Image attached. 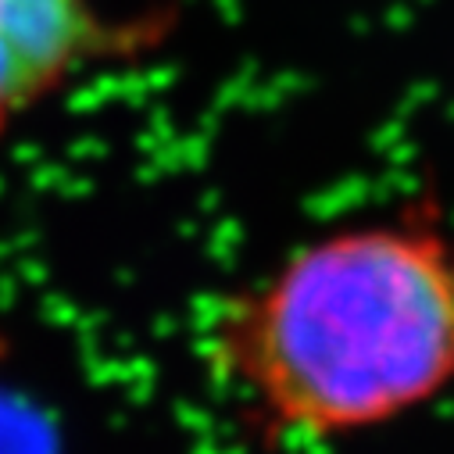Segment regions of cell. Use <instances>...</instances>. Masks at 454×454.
<instances>
[{
    "label": "cell",
    "mask_w": 454,
    "mask_h": 454,
    "mask_svg": "<svg viewBox=\"0 0 454 454\" xmlns=\"http://www.w3.org/2000/svg\"><path fill=\"white\" fill-rule=\"evenodd\" d=\"M204 355L276 443L408 419L454 387V222L408 207L297 244L218 301Z\"/></svg>",
    "instance_id": "cell-1"
},
{
    "label": "cell",
    "mask_w": 454,
    "mask_h": 454,
    "mask_svg": "<svg viewBox=\"0 0 454 454\" xmlns=\"http://www.w3.org/2000/svg\"><path fill=\"white\" fill-rule=\"evenodd\" d=\"M140 36L100 0H0V144L100 65L129 58Z\"/></svg>",
    "instance_id": "cell-2"
},
{
    "label": "cell",
    "mask_w": 454,
    "mask_h": 454,
    "mask_svg": "<svg viewBox=\"0 0 454 454\" xmlns=\"http://www.w3.org/2000/svg\"><path fill=\"white\" fill-rule=\"evenodd\" d=\"M4 362H8V340L0 336V369H4Z\"/></svg>",
    "instance_id": "cell-3"
}]
</instances>
